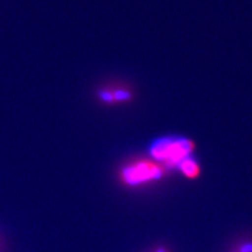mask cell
Here are the masks:
<instances>
[{"instance_id": "cell-1", "label": "cell", "mask_w": 252, "mask_h": 252, "mask_svg": "<svg viewBox=\"0 0 252 252\" xmlns=\"http://www.w3.org/2000/svg\"><path fill=\"white\" fill-rule=\"evenodd\" d=\"M194 148L193 142L182 137L162 138L155 141L151 146V156L166 167L178 166L186 158L190 157Z\"/></svg>"}, {"instance_id": "cell-2", "label": "cell", "mask_w": 252, "mask_h": 252, "mask_svg": "<svg viewBox=\"0 0 252 252\" xmlns=\"http://www.w3.org/2000/svg\"><path fill=\"white\" fill-rule=\"evenodd\" d=\"M163 167L155 162L143 160L127 165L121 171V178L125 184L139 185L160 179L163 175Z\"/></svg>"}, {"instance_id": "cell-3", "label": "cell", "mask_w": 252, "mask_h": 252, "mask_svg": "<svg viewBox=\"0 0 252 252\" xmlns=\"http://www.w3.org/2000/svg\"><path fill=\"white\" fill-rule=\"evenodd\" d=\"M98 100L107 105L128 103L135 98L128 85L121 83H109L102 85L97 91Z\"/></svg>"}, {"instance_id": "cell-4", "label": "cell", "mask_w": 252, "mask_h": 252, "mask_svg": "<svg viewBox=\"0 0 252 252\" xmlns=\"http://www.w3.org/2000/svg\"><path fill=\"white\" fill-rule=\"evenodd\" d=\"M178 167L181 170V172H182L186 178H189V179L196 178L200 173L199 164L196 163L194 161V159H192V158H190V157H188L182 162H180Z\"/></svg>"}, {"instance_id": "cell-5", "label": "cell", "mask_w": 252, "mask_h": 252, "mask_svg": "<svg viewBox=\"0 0 252 252\" xmlns=\"http://www.w3.org/2000/svg\"><path fill=\"white\" fill-rule=\"evenodd\" d=\"M241 252H252V245H245L242 248Z\"/></svg>"}, {"instance_id": "cell-6", "label": "cell", "mask_w": 252, "mask_h": 252, "mask_svg": "<svg viewBox=\"0 0 252 252\" xmlns=\"http://www.w3.org/2000/svg\"><path fill=\"white\" fill-rule=\"evenodd\" d=\"M157 252H166V251H165V250H163V249H159V250H158Z\"/></svg>"}]
</instances>
